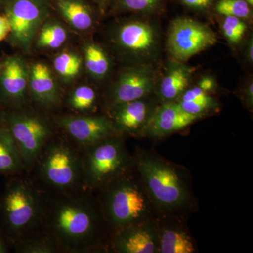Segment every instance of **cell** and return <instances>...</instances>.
I'll use <instances>...</instances> for the list:
<instances>
[{"label": "cell", "instance_id": "obj_7", "mask_svg": "<svg viewBox=\"0 0 253 253\" xmlns=\"http://www.w3.org/2000/svg\"><path fill=\"white\" fill-rule=\"evenodd\" d=\"M2 120L29 172L42 150L58 131L52 116L30 105L5 109Z\"/></svg>", "mask_w": 253, "mask_h": 253}, {"label": "cell", "instance_id": "obj_32", "mask_svg": "<svg viewBox=\"0 0 253 253\" xmlns=\"http://www.w3.org/2000/svg\"><path fill=\"white\" fill-rule=\"evenodd\" d=\"M11 31L9 21L5 15H0V42L4 41L9 36Z\"/></svg>", "mask_w": 253, "mask_h": 253}, {"label": "cell", "instance_id": "obj_4", "mask_svg": "<svg viewBox=\"0 0 253 253\" xmlns=\"http://www.w3.org/2000/svg\"><path fill=\"white\" fill-rule=\"evenodd\" d=\"M111 234L156 219L159 212L136 171L95 191Z\"/></svg>", "mask_w": 253, "mask_h": 253}, {"label": "cell", "instance_id": "obj_16", "mask_svg": "<svg viewBox=\"0 0 253 253\" xmlns=\"http://www.w3.org/2000/svg\"><path fill=\"white\" fill-rule=\"evenodd\" d=\"M199 117L184 112L178 103L166 102L155 109L141 136L162 139L185 129Z\"/></svg>", "mask_w": 253, "mask_h": 253}, {"label": "cell", "instance_id": "obj_22", "mask_svg": "<svg viewBox=\"0 0 253 253\" xmlns=\"http://www.w3.org/2000/svg\"><path fill=\"white\" fill-rule=\"evenodd\" d=\"M97 100V94L94 88L79 85L68 93L64 104L73 114H94Z\"/></svg>", "mask_w": 253, "mask_h": 253}, {"label": "cell", "instance_id": "obj_24", "mask_svg": "<svg viewBox=\"0 0 253 253\" xmlns=\"http://www.w3.org/2000/svg\"><path fill=\"white\" fill-rule=\"evenodd\" d=\"M187 74L182 68H176L163 78L160 86L161 99L166 102H173L185 90L189 83Z\"/></svg>", "mask_w": 253, "mask_h": 253}, {"label": "cell", "instance_id": "obj_13", "mask_svg": "<svg viewBox=\"0 0 253 253\" xmlns=\"http://www.w3.org/2000/svg\"><path fill=\"white\" fill-rule=\"evenodd\" d=\"M28 90L31 104L44 112L58 111L63 104L61 89L44 63H34L29 68Z\"/></svg>", "mask_w": 253, "mask_h": 253}, {"label": "cell", "instance_id": "obj_29", "mask_svg": "<svg viewBox=\"0 0 253 253\" xmlns=\"http://www.w3.org/2000/svg\"><path fill=\"white\" fill-rule=\"evenodd\" d=\"M180 101H212V99L208 96L206 91L203 90L200 87H195L186 91L181 96Z\"/></svg>", "mask_w": 253, "mask_h": 253}, {"label": "cell", "instance_id": "obj_20", "mask_svg": "<svg viewBox=\"0 0 253 253\" xmlns=\"http://www.w3.org/2000/svg\"><path fill=\"white\" fill-rule=\"evenodd\" d=\"M11 250L16 253H61L55 240L42 228L17 241Z\"/></svg>", "mask_w": 253, "mask_h": 253}, {"label": "cell", "instance_id": "obj_40", "mask_svg": "<svg viewBox=\"0 0 253 253\" xmlns=\"http://www.w3.org/2000/svg\"><path fill=\"white\" fill-rule=\"evenodd\" d=\"M251 4V5H253V0H247Z\"/></svg>", "mask_w": 253, "mask_h": 253}, {"label": "cell", "instance_id": "obj_19", "mask_svg": "<svg viewBox=\"0 0 253 253\" xmlns=\"http://www.w3.org/2000/svg\"><path fill=\"white\" fill-rule=\"evenodd\" d=\"M118 41L125 49L133 51H145L154 44V32L144 23L136 21L126 23L118 31Z\"/></svg>", "mask_w": 253, "mask_h": 253}, {"label": "cell", "instance_id": "obj_39", "mask_svg": "<svg viewBox=\"0 0 253 253\" xmlns=\"http://www.w3.org/2000/svg\"><path fill=\"white\" fill-rule=\"evenodd\" d=\"M6 1H7V0H0V7L1 6H4L5 4H6Z\"/></svg>", "mask_w": 253, "mask_h": 253}, {"label": "cell", "instance_id": "obj_23", "mask_svg": "<svg viewBox=\"0 0 253 253\" xmlns=\"http://www.w3.org/2000/svg\"><path fill=\"white\" fill-rule=\"evenodd\" d=\"M37 45L42 49H59L67 40L66 28L57 21H44L37 35Z\"/></svg>", "mask_w": 253, "mask_h": 253}, {"label": "cell", "instance_id": "obj_18", "mask_svg": "<svg viewBox=\"0 0 253 253\" xmlns=\"http://www.w3.org/2000/svg\"><path fill=\"white\" fill-rule=\"evenodd\" d=\"M27 172L22 157L7 126L0 121V176L17 175Z\"/></svg>", "mask_w": 253, "mask_h": 253}, {"label": "cell", "instance_id": "obj_15", "mask_svg": "<svg viewBox=\"0 0 253 253\" xmlns=\"http://www.w3.org/2000/svg\"><path fill=\"white\" fill-rule=\"evenodd\" d=\"M155 109L143 98L110 108L107 116L118 134L141 136Z\"/></svg>", "mask_w": 253, "mask_h": 253}, {"label": "cell", "instance_id": "obj_38", "mask_svg": "<svg viewBox=\"0 0 253 253\" xmlns=\"http://www.w3.org/2000/svg\"><path fill=\"white\" fill-rule=\"evenodd\" d=\"M4 108L2 107V106L0 105V121H1V119H2L3 117V114H4Z\"/></svg>", "mask_w": 253, "mask_h": 253}, {"label": "cell", "instance_id": "obj_3", "mask_svg": "<svg viewBox=\"0 0 253 253\" xmlns=\"http://www.w3.org/2000/svg\"><path fill=\"white\" fill-rule=\"evenodd\" d=\"M47 194L29 172L7 177L0 193V229L10 247L42 226Z\"/></svg>", "mask_w": 253, "mask_h": 253}, {"label": "cell", "instance_id": "obj_9", "mask_svg": "<svg viewBox=\"0 0 253 253\" xmlns=\"http://www.w3.org/2000/svg\"><path fill=\"white\" fill-rule=\"evenodd\" d=\"M52 118L57 129L81 151L118 134L111 120L104 115L58 113Z\"/></svg>", "mask_w": 253, "mask_h": 253}, {"label": "cell", "instance_id": "obj_35", "mask_svg": "<svg viewBox=\"0 0 253 253\" xmlns=\"http://www.w3.org/2000/svg\"><path fill=\"white\" fill-rule=\"evenodd\" d=\"M9 244L5 239L2 231L0 229V253H9L11 251Z\"/></svg>", "mask_w": 253, "mask_h": 253}, {"label": "cell", "instance_id": "obj_33", "mask_svg": "<svg viewBox=\"0 0 253 253\" xmlns=\"http://www.w3.org/2000/svg\"><path fill=\"white\" fill-rule=\"evenodd\" d=\"M223 31H224V35H225L227 39L231 42H239L241 41V37L230 26H228L224 23H223Z\"/></svg>", "mask_w": 253, "mask_h": 253}, {"label": "cell", "instance_id": "obj_11", "mask_svg": "<svg viewBox=\"0 0 253 253\" xmlns=\"http://www.w3.org/2000/svg\"><path fill=\"white\" fill-rule=\"evenodd\" d=\"M28 68L21 56H8L0 68V105L4 109L31 105L28 90Z\"/></svg>", "mask_w": 253, "mask_h": 253}, {"label": "cell", "instance_id": "obj_5", "mask_svg": "<svg viewBox=\"0 0 253 253\" xmlns=\"http://www.w3.org/2000/svg\"><path fill=\"white\" fill-rule=\"evenodd\" d=\"M29 173L48 194L84 188L82 151L59 129L42 150Z\"/></svg>", "mask_w": 253, "mask_h": 253}, {"label": "cell", "instance_id": "obj_41", "mask_svg": "<svg viewBox=\"0 0 253 253\" xmlns=\"http://www.w3.org/2000/svg\"><path fill=\"white\" fill-rule=\"evenodd\" d=\"M0 68H1V64H0Z\"/></svg>", "mask_w": 253, "mask_h": 253}, {"label": "cell", "instance_id": "obj_30", "mask_svg": "<svg viewBox=\"0 0 253 253\" xmlns=\"http://www.w3.org/2000/svg\"><path fill=\"white\" fill-rule=\"evenodd\" d=\"M158 1L159 0H122L126 8L134 11L149 9L157 4Z\"/></svg>", "mask_w": 253, "mask_h": 253}, {"label": "cell", "instance_id": "obj_31", "mask_svg": "<svg viewBox=\"0 0 253 253\" xmlns=\"http://www.w3.org/2000/svg\"><path fill=\"white\" fill-rule=\"evenodd\" d=\"M224 23L230 26L241 38L244 36V33L246 32V26L245 23L239 19V18L235 17V16H226Z\"/></svg>", "mask_w": 253, "mask_h": 253}, {"label": "cell", "instance_id": "obj_10", "mask_svg": "<svg viewBox=\"0 0 253 253\" xmlns=\"http://www.w3.org/2000/svg\"><path fill=\"white\" fill-rule=\"evenodd\" d=\"M217 42L209 28L189 18L177 19L172 23L168 46L175 59L185 61Z\"/></svg>", "mask_w": 253, "mask_h": 253}, {"label": "cell", "instance_id": "obj_21", "mask_svg": "<svg viewBox=\"0 0 253 253\" xmlns=\"http://www.w3.org/2000/svg\"><path fill=\"white\" fill-rule=\"evenodd\" d=\"M57 5L63 17L75 29L84 31L92 26L90 11L81 0H59Z\"/></svg>", "mask_w": 253, "mask_h": 253}, {"label": "cell", "instance_id": "obj_17", "mask_svg": "<svg viewBox=\"0 0 253 253\" xmlns=\"http://www.w3.org/2000/svg\"><path fill=\"white\" fill-rule=\"evenodd\" d=\"M152 83L147 75L137 71L123 73L106 100L107 109L146 97L151 92Z\"/></svg>", "mask_w": 253, "mask_h": 253}, {"label": "cell", "instance_id": "obj_2", "mask_svg": "<svg viewBox=\"0 0 253 253\" xmlns=\"http://www.w3.org/2000/svg\"><path fill=\"white\" fill-rule=\"evenodd\" d=\"M134 170L159 213L187 218L196 207L189 171L157 153L136 148Z\"/></svg>", "mask_w": 253, "mask_h": 253}, {"label": "cell", "instance_id": "obj_12", "mask_svg": "<svg viewBox=\"0 0 253 253\" xmlns=\"http://www.w3.org/2000/svg\"><path fill=\"white\" fill-rule=\"evenodd\" d=\"M109 253H159L155 219L134 224L111 235Z\"/></svg>", "mask_w": 253, "mask_h": 253}, {"label": "cell", "instance_id": "obj_37", "mask_svg": "<svg viewBox=\"0 0 253 253\" xmlns=\"http://www.w3.org/2000/svg\"><path fill=\"white\" fill-rule=\"evenodd\" d=\"M249 57L251 60L253 59V44H251V45H250L249 48Z\"/></svg>", "mask_w": 253, "mask_h": 253}, {"label": "cell", "instance_id": "obj_27", "mask_svg": "<svg viewBox=\"0 0 253 253\" xmlns=\"http://www.w3.org/2000/svg\"><path fill=\"white\" fill-rule=\"evenodd\" d=\"M216 10L219 14L226 16L246 18L250 14L249 4L244 0H221Z\"/></svg>", "mask_w": 253, "mask_h": 253}, {"label": "cell", "instance_id": "obj_14", "mask_svg": "<svg viewBox=\"0 0 253 253\" xmlns=\"http://www.w3.org/2000/svg\"><path fill=\"white\" fill-rule=\"evenodd\" d=\"M186 218L159 213L155 219L159 253H196V240L186 225Z\"/></svg>", "mask_w": 253, "mask_h": 253}, {"label": "cell", "instance_id": "obj_28", "mask_svg": "<svg viewBox=\"0 0 253 253\" xmlns=\"http://www.w3.org/2000/svg\"><path fill=\"white\" fill-rule=\"evenodd\" d=\"M181 109L184 112L193 115V116L200 117L208 109L214 106V101H183L178 102Z\"/></svg>", "mask_w": 253, "mask_h": 253}, {"label": "cell", "instance_id": "obj_8", "mask_svg": "<svg viewBox=\"0 0 253 253\" xmlns=\"http://www.w3.org/2000/svg\"><path fill=\"white\" fill-rule=\"evenodd\" d=\"M4 11L11 26L8 41L18 49H29L49 14L46 0H7Z\"/></svg>", "mask_w": 253, "mask_h": 253}, {"label": "cell", "instance_id": "obj_6", "mask_svg": "<svg viewBox=\"0 0 253 253\" xmlns=\"http://www.w3.org/2000/svg\"><path fill=\"white\" fill-rule=\"evenodd\" d=\"M83 183L95 192L134 169L125 136L114 134L82 150Z\"/></svg>", "mask_w": 253, "mask_h": 253}, {"label": "cell", "instance_id": "obj_36", "mask_svg": "<svg viewBox=\"0 0 253 253\" xmlns=\"http://www.w3.org/2000/svg\"><path fill=\"white\" fill-rule=\"evenodd\" d=\"M213 86H214V83L212 80L211 78H206L200 83L199 87L205 91H208L212 89Z\"/></svg>", "mask_w": 253, "mask_h": 253}, {"label": "cell", "instance_id": "obj_1", "mask_svg": "<svg viewBox=\"0 0 253 253\" xmlns=\"http://www.w3.org/2000/svg\"><path fill=\"white\" fill-rule=\"evenodd\" d=\"M47 194L42 229L61 253H108L111 232L94 192L83 188Z\"/></svg>", "mask_w": 253, "mask_h": 253}, {"label": "cell", "instance_id": "obj_25", "mask_svg": "<svg viewBox=\"0 0 253 253\" xmlns=\"http://www.w3.org/2000/svg\"><path fill=\"white\" fill-rule=\"evenodd\" d=\"M84 65L91 75L103 78L109 72V60L103 49L94 43H86L83 47Z\"/></svg>", "mask_w": 253, "mask_h": 253}, {"label": "cell", "instance_id": "obj_34", "mask_svg": "<svg viewBox=\"0 0 253 253\" xmlns=\"http://www.w3.org/2000/svg\"><path fill=\"white\" fill-rule=\"evenodd\" d=\"M186 4L194 7H205L210 4L212 0H183Z\"/></svg>", "mask_w": 253, "mask_h": 253}, {"label": "cell", "instance_id": "obj_26", "mask_svg": "<svg viewBox=\"0 0 253 253\" xmlns=\"http://www.w3.org/2000/svg\"><path fill=\"white\" fill-rule=\"evenodd\" d=\"M83 61L81 56L73 52H63L54 60V68L60 77L71 81L78 77L82 71Z\"/></svg>", "mask_w": 253, "mask_h": 253}]
</instances>
